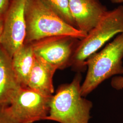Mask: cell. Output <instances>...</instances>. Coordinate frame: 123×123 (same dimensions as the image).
Returning <instances> with one entry per match:
<instances>
[{"label":"cell","instance_id":"obj_1","mask_svg":"<svg viewBox=\"0 0 123 123\" xmlns=\"http://www.w3.org/2000/svg\"><path fill=\"white\" fill-rule=\"evenodd\" d=\"M25 18V43L58 36H68L82 40L87 35L64 22L41 0H27Z\"/></svg>","mask_w":123,"mask_h":123},{"label":"cell","instance_id":"obj_2","mask_svg":"<svg viewBox=\"0 0 123 123\" xmlns=\"http://www.w3.org/2000/svg\"><path fill=\"white\" fill-rule=\"evenodd\" d=\"M81 76L76 75L70 84L61 85L53 95L45 120L59 123H88L92 102L81 93Z\"/></svg>","mask_w":123,"mask_h":123},{"label":"cell","instance_id":"obj_3","mask_svg":"<svg viewBox=\"0 0 123 123\" xmlns=\"http://www.w3.org/2000/svg\"><path fill=\"white\" fill-rule=\"evenodd\" d=\"M123 58L122 33L86 62L88 72L81 87L82 96H86L92 92L106 79L115 75H123Z\"/></svg>","mask_w":123,"mask_h":123},{"label":"cell","instance_id":"obj_4","mask_svg":"<svg viewBox=\"0 0 123 123\" xmlns=\"http://www.w3.org/2000/svg\"><path fill=\"white\" fill-rule=\"evenodd\" d=\"M123 33V5L108 10L97 25L80 40L72 57L71 66L76 69L86 66L88 58L117 34Z\"/></svg>","mask_w":123,"mask_h":123},{"label":"cell","instance_id":"obj_5","mask_svg":"<svg viewBox=\"0 0 123 123\" xmlns=\"http://www.w3.org/2000/svg\"><path fill=\"white\" fill-rule=\"evenodd\" d=\"M52 96L22 87L6 106V110L18 123H33L45 120L49 115Z\"/></svg>","mask_w":123,"mask_h":123},{"label":"cell","instance_id":"obj_6","mask_svg":"<svg viewBox=\"0 0 123 123\" xmlns=\"http://www.w3.org/2000/svg\"><path fill=\"white\" fill-rule=\"evenodd\" d=\"M80 40L68 36H58L45 38L31 43L36 57L57 69H63L71 66L72 57Z\"/></svg>","mask_w":123,"mask_h":123},{"label":"cell","instance_id":"obj_7","mask_svg":"<svg viewBox=\"0 0 123 123\" xmlns=\"http://www.w3.org/2000/svg\"><path fill=\"white\" fill-rule=\"evenodd\" d=\"M27 0H12L3 18L0 45L12 57L25 43V7Z\"/></svg>","mask_w":123,"mask_h":123},{"label":"cell","instance_id":"obj_8","mask_svg":"<svg viewBox=\"0 0 123 123\" xmlns=\"http://www.w3.org/2000/svg\"><path fill=\"white\" fill-rule=\"evenodd\" d=\"M76 28L88 34L108 10L98 0H69Z\"/></svg>","mask_w":123,"mask_h":123},{"label":"cell","instance_id":"obj_9","mask_svg":"<svg viewBox=\"0 0 123 123\" xmlns=\"http://www.w3.org/2000/svg\"><path fill=\"white\" fill-rule=\"evenodd\" d=\"M21 87L13 69L12 57L0 45V105H8Z\"/></svg>","mask_w":123,"mask_h":123},{"label":"cell","instance_id":"obj_10","mask_svg":"<svg viewBox=\"0 0 123 123\" xmlns=\"http://www.w3.org/2000/svg\"><path fill=\"white\" fill-rule=\"evenodd\" d=\"M57 68L35 56L34 64L27 87L47 96L54 92L53 79Z\"/></svg>","mask_w":123,"mask_h":123},{"label":"cell","instance_id":"obj_11","mask_svg":"<svg viewBox=\"0 0 123 123\" xmlns=\"http://www.w3.org/2000/svg\"><path fill=\"white\" fill-rule=\"evenodd\" d=\"M35 60V55L31 43H24L12 57L13 69L22 87L27 86Z\"/></svg>","mask_w":123,"mask_h":123},{"label":"cell","instance_id":"obj_12","mask_svg":"<svg viewBox=\"0 0 123 123\" xmlns=\"http://www.w3.org/2000/svg\"><path fill=\"white\" fill-rule=\"evenodd\" d=\"M44 4L64 22L76 28L69 8V0H41Z\"/></svg>","mask_w":123,"mask_h":123},{"label":"cell","instance_id":"obj_13","mask_svg":"<svg viewBox=\"0 0 123 123\" xmlns=\"http://www.w3.org/2000/svg\"><path fill=\"white\" fill-rule=\"evenodd\" d=\"M6 106L0 105V123H18L7 111Z\"/></svg>","mask_w":123,"mask_h":123},{"label":"cell","instance_id":"obj_14","mask_svg":"<svg viewBox=\"0 0 123 123\" xmlns=\"http://www.w3.org/2000/svg\"><path fill=\"white\" fill-rule=\"evenodd\" d=\"M111 85L112 88L116 90H119L123 89V76H118L113 78Z\"/></svg>","mask_w":123,"mask_h":123},{"label":"cell","instance_id":"obj_15","mask_svg":"<svg viewBox=\"0 0 123 123\" xmlns=\"http://www.w3.org/2000/svg\"><path fill=\"white\" fill-rule=\"evenodd\" d=\"M12 0H0V18H4Z\"/></svg>","mask_w":123,"mask_h":123},{"label":"cell","instance_id":"obj_16","mask_svg":"<svg viewBox=\"0 0 123 123\" xmlns=\"http://www.w3.org/2000/svg\"><path fill=\"white\" fill-rule=\"evenodd\" d=\"M3 18H0V38L2 34L3 29Z\"/></svg>","mask_w":123,"mask_h":123},{"label":"cell","instance_id":"obj_17","mask_svg":"<svg viewBox=\"0 0 123 123\" xmlns=\"http://www.w3.org/2000/svg\"><path fill=\"white\" fill-rule=\"evenodd\" d=\"M113 4H123V0H110Z\"/></svg>","mask_w":123,"mask_h":123}]
</instances>
